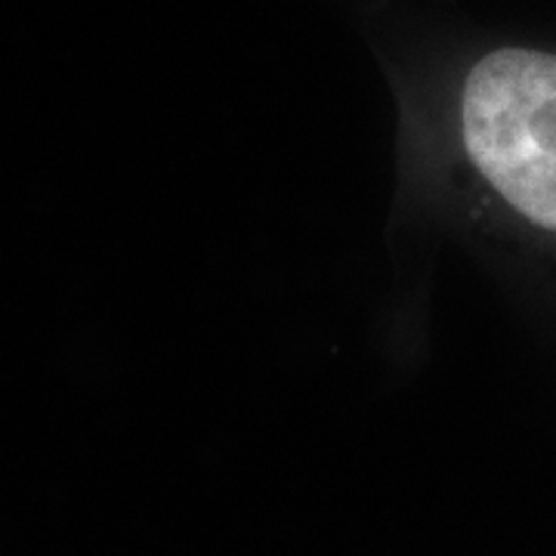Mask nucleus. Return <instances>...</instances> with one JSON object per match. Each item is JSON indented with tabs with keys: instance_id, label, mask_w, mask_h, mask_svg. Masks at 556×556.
Returning <instances> with one entry per match:
<instances>
[{
	"instance_id": "nucleus-1",
	"label": "nucleus",
	"mask_w": 556,
	"mask_h": 556,
	"mask_svg": "<svg viewBox=\"0 0 556 556\" xmlns=\"http://www.w3.org/2000/svg\"><path fill=\"white\" fill-rule=\"evenodd\" d=\"M396 223L556 273V53L495 47L402 105Z\"/></svg>"
}]
</instances>
